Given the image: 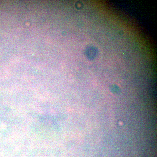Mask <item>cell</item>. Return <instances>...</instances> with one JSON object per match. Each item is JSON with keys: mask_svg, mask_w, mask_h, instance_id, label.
<instances>
[{"mask_svg": "<svg viewBox=\"0 0 157 157\" xmlns=\"http://www.w3.org/2000/svg\"><path fill=\"white\" fill-rule=\"evenodd\" d=\"M110 90L112 93L114 94H118L120 93V89L118 86L116 85H112L110 86Z\"/></svg>", "mask_w": 157, "mask_h": 157, "instance_id": "7a4b0ae2", "label": "cell"}, {"mask_svg": "<svg viewBox=\"0 0 157 157\" xmlns=\"http://www.w3.org/2000/svg\"><path fill=\"white\" fill-rule=\"evenodd\" d=\"M80 3H79V2H78V5H79V6H80L79 5L80 4ZM81 7H80V6H79V7H78V8H79Z\"/></svg>", "mask_w": 157, "mask_h": 157, "instance_id": "3957f363", "label": "cell"}, {"mask_svg": "<svg viewBox=\"0 0 157 157\" xmlns=\"http://www.w3.org/2000/svg\"><path fill=\"white\" fill-rule=\"evenodd\" d=\"M97 49L94 47H89L85 52V55L90 60L95 59L98 55Z\"/></svg>", "mask_w": 157, "mask_h": 157, "instance_id": "6da1fadb", "label": "cell"}]
</instances>
